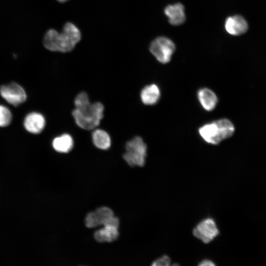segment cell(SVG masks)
<instances>
[{
	"mask_svg": "<svg viewBox=\"0 0 266 266\" xmlns=\"http://www.w3.org/2000/svg\"><path fill=\"white\" fill-rule=\"evenodd\" d=\"M81 38L78 27L72 23L67 22L61 33L54 29L48 30L44 36L43 45L49 51L66 53L72 51Z\"/></svg>",
	"mask_w": 266,
	"mask_h": 266,
	"instance_id": "1",
	"label": "cell"
},
{
	"mask_svg": "<svg viewBox=\"0 0 266 266\" xmlns=\"http://www.w3.org/2000/svg\"><path fill=\"white\" fill-rule=\"evenodd\" d=\"M234 131L233 123L228 119L222 118L201 126L199 133L206 143L217 145L232 136Z\"/></svg>",
	"mask_w": 266,
	"mask_h": 266,
	"instance_id": "2",
	"label": "cell"
},
{
	"mask_svg": "<svg viewBox=\"0 0 266 266\" xmlns=\"http://www.w3.org/2000/svg\"><path fill=\"white\" fill-rule=\"evenodd\" d=\"M104 106L100 102L90 103L75 108L72 112L76 124L80 128L91 130L97 127L103 116Z\"/></svg>",
	"mask_w": 266,
	"mask_h": 266,
	"instance_id": "3",
	"label": "cell"
},
{
	"mask_svg": "<svg viewBox=\"0 0 266 266\" xmlns=\"http://www.w3.org/2000/svg\"><path fill=\"white\" fill-rule=\"evenodd\" d=\"M123 158L132 166H143L145 163L147 146L140 136H135L128 141L125 146Z\"/></svg>",
	"mask_w": 266,
	"mask_h": 266,
	"instance_id": "4",
	"label": "cell"
},
{
	"mask_svg": "<svg viewBox=\"0 0 266 266\" xmlns=\"http://www.w3.org/2000/svg\"><path fill=\"white\" fill-rule=\"evenodd\" d=\"M175 50L173 42L165 36L156 38L150 43L149 51L160 63L166 64L170 62Z\"/></svg>",
	"mask_w": 266,
	"mask_h": 266,
	"instance_id": "5",
	"label": "cell"
},
{
	"mask_svg": "<svg viewBox=\"0 0 266 266\" xmlns=\"http://www.w3.org/2000/svg\"><path fill=\"white\" fill-rule=\"evenodd\" d=\"M193 235L204 243H209L219 234V230L215 220L206 218L200 222L194 228Z\"/></svg>",
	"mask_w": 266,
	"mask_h": 266,
	"instance_id": "6",
	"label": "cell"
},
{
	"mask_svg": "<svg viewBox=\"0 0 266 266\" xmlns=\"http://www.w3.org/2000/svg\"><path fill=\"white\" fill-rule=\"evenodd\" d=\"M0 93L8 103L15 106L24 102L27 99L24 89L16 83L2 86L0 89Z\"/></svg>",
	"mask_w": 266,
	"mask_h": 266,
	"instance_id": "7",
	"label": "cell"
},
{
	"mask_svg": "<svg viewBox=\"0 0 266 266\" xmlns=\"http://www.w3.org/2000/svg\"><path fill=\"white\" fill-rule=\"evenodd\" d=\"M114 216L112 210L107 207H101L94 212L88 214L85 219V224L88 228H94L100 225L104 226Z\"/></svg>",
	"mask_w": 266,
	"mask_h": 266,
	"instance_id": "8",
	"label": "cell"
},
{
	"mask_svg": "<svg viewBox=\"0 0 266 266\" xmlns=\"http://www.w3.org/2000/svg\"><path fill=\"white\" fill-rule=\"evenodd\" d=\"M225 28L229 34L235 36L240 35L247 31L248 24L243 16L235 15L227 18Z\"/></svg>",
	"mask_w": 266,
	"mask_h": 266,
	"instance_id": "9",
	"label": "cell"
},
{
	"mask_svg": "<svg viewBox=\"0 0 266 266\" xmlns=\"http://www.w3.org/2000/svg\"><path fill=\"white\" fill-rule=\"evenodd\" d=\"M164 13L169 23L173 26L180 25L185 21V8L181 3L168 5L165 7Z\"/></svg>",
	"mask_w": 266,
	"mask_h": 266,
	"instance_id": "10",
	"label": "cell"
},
{
	"mask_svg": "<svg viewBox=\"0 0 266 266\" xmlns=\"http://www.w3.org/2000/svg\"><path fill=\"white\" fill-rule=\"evenodd\" d=\"M24 125L25 129L29 132L37 134L41 133L45 125L44 116L37 112H32L26 116Z\"/></svg>",
	"mask_w": 266,
	"mask_h": 266,
	"instance_id": "11",
	"label": "cell"
},
{
	"mask_svg": "<svg viewBox=\"0 0 266 266\" xmlns=\"http://www.w3.org/2000/svg\"><path fill=\"white\" fill-rule=\"evenodd\" d=\"M198 100L202 107L207 111L213 110L218 103V98L216 94L211 89L202 88L197 93Z\"/></svg>",
	"mask_w": 266,
	"mask_h": 266,
	"instance_id": "12",
	"label": "cell"
},
{
	"mask_svg": "<svg viewBox=\"0 0 266 266\" xmlns=\"http://www.w3.org/2000/svg\"><path fill=\"white\" fill-rule=\"evenodd\" d=\"M161 97L160 88L155 84H152L145 86L140 92V99L145 105L156 104Z\"/></svg>",
	"mask_w": 266,
	"mask_h": 266,
	"instance_id": "13",
	"label": "cell"
},
{
	"mask_svg": "<svg viewBox=\"0 0 266 266\" xmlns=\"http://www.w3.org/2000/svg\"><path fill=\"white\" fill-rule=\"evenodd\" d=\"M118 228L104 226L95 233V239L100 242H111L116 240L119 235Z\"/></svg>",
	"mask_w": 266,
	"mask_h": 266,
	"instance_id": "14",
	"label": "cell"
},
{
	"mask_svg": "<svg viewBox=\"0 0 266 266\" xmlns=\"http://www.w3.org/2000/svg\"><path fill=\"white\" fill-rule=\"evenodd\" d=\"M53 148L60 153H67L73 146V140L68 134L65 133L55 137L52 142Z\"/></svg>",
	"mask_w": 266,
	"mask_h": 266,
	"instance_id": "15",
	"label": "cell"
},
{
	"mask_svg": "<svg viewBox=\"0 0 266 266\" xmlns=\"http://www.w3.org/2000/svg\"><path fill=\"white\" fill-rule=\"evenodd\" d=\"M93 144L99 149L107 150L111 145V139L108 133L101 129L95 130L92 133Z\"/></svg>",
	"mask_w": 266,
	"mask_h": 266,
	"instance_id": "16",
	"label": "cell"
},
{
	"mask_svg": "<svg viewBox=\"0 0 266 266\" xmlns=\"http://www.w3.org/2000/svg\"><path fill=\"white\" fill-rule=\"evenodd\" d=\"M12 120L10 111L5 106L0 105V127L8 126Z\"/></svg>",
	"mask_w": 266,
	"mask_h": 266,
	"instance_id": "17",
	"label": "cell"
},
{
	"mask_svg": "<svg viewBox=\"0 0 266 266\" xmlns=\"http://www.w3.org/2000/svg\"><path fill=\"white\" fill-rule=\"evenodd\" d=\"M90 102L87 94L84 92L79 93L74 100V104L76 108H78L84 106Z\"/></svg>",
	"mask_w": 266,
	"mask_h": 266,
	"instance_id": "18",
	"label": "cell"
},
{
	"mask_svg": "<svg viewBox=\"0 0 266 266\" xmlns=\"http://www.w3.org/2000/svg\"><path fill=\"white\" fill-rule=\"evenodd\" d=\"M171 260L167 255H163L155 260L152 264L153 266H168L170 265Z\"/></svg>",
	"mask_w": 266,
	"mask_h": 266,
	"instance_id": "19",
	"label": "cell"
},
{
	"mask_svg": "<svg viewBox=\"0 0 266 266\" xmlns=\"http://www.w3.org/2000/svg\"><path fill=\"white\" fill-rule=\"evenodd\" d=\"M199 265L200 266H214L215 264L210 260L204 259L199 263Z\"/></svg>",
	"mask_w": 266,
	"mask_h": 266,
	"instance_id": "20",
	"label": "cell"
},
{
	"mask_svg": "<svg viewBox=\"0 0 266 266\" xmlns=\"http://www.w3.org/2000/svg\"><path fill=\"white\" fill-rule=\"evenodd\" d=\"M57 0L60 2H65L68 0Z\"/></svg>",
	"mask_w": 266,
	"mask_h": 266,
	"instance_id": "21",
	"label": "cell"
}]
</instances>
